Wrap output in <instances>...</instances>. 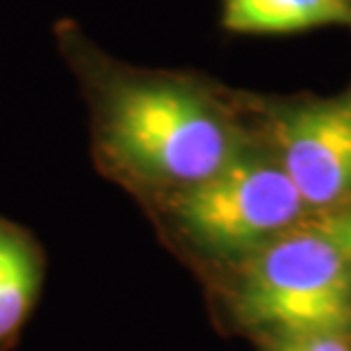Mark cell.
Masks as SVG:
<instances>
[{"label":"cell","mask_w":351,"mask_h":351,"mask_svg":"<svg viewBox=\"0 0 351 351\" xmlns=\"http://www.w3.org/2000/svg\"><path fill=\"white\" fill-rule=\"evenodd\" d=\"M55 44L89 96L98 151L112 169L185 189L242 153L235 125L206 89L114 69L75 21L55 23Z\"/></svg>","instance_id":"obj_1"},{"label":"cell","mask_w":351,"mask_h":351,"mask_svg":"<svg viewBox=\"0 0 351 351\" xmlns=\"http://www.w3.org/2000/svg\"><path fill=\"white\" fill-rule=\"evenodd\" d=\"M240 311L285 338H338L351 328V265L322 223L283 230L251 251Z\"/></svg>","instance_id":"obj_2"},{"label":"cell","mask_w":351,"mask_h":351,"mask_svg":"<svg viewBox=\"0 0 351 351\" xmlns=\"http://www.w3.org/2000/svg\"><path fill=\"white\" fill-rule=\"evenodd\" d=\"M304 208L283 167L244 153L173 199L180 228L215 254H251L290 228Z\"/></svg>","instance_id":"obj_3"},{"label":"cell","mask_w":351,"mask_h":351,"mask_svg":"<svg viewBox=\"0 0 351 351\" xmlns=\"http://www.w3.org/2000/svg\"><path fill=\"white\" fill-rule=\"evenodd\" d=\"M280 167L306 206L328 208L351 194V98L294 108L276 123Z\"/></svg>","instance_id":"obj_4"},{"label":"cell","mask_w":351,"mask_h":351,"mask_svg":"<svg viewBox=\"0 0 351 351\" xmlns=\"http://www.w3.org/2000/svg\"><path fill=\"white\" fill-rule=\"evenodd\" d=\"M221 23L242 34H285L308 27H351V0H223Z\"/></svg>","instance_id":"obj_5"},{"label":"cell","mask_w":351,"mask_h":351,"mask_svg":"<svg viewBox=\"0 0 351 351\" xmlns=\"http://www.w3.org/2000/svg\"><path fill=\"white\" fill-rule=\"evenodd\" d=\"M39 283L37 244L23 228L0 217V345L23 326L37 299Z\"/></svg>","instance_id":"obj_6"},{"label":"cell","mask_w":351,"mask_h":351,"mask_svg":"<svg viewBox=\"0 0 351 351\" xmlns=\"http://www.w3.org/2000/svg\"><path fill=\"white\" fill-rule=\"evenodd\" d=\"M278 351H351L347 345H342L338 338H285Z\"/></svg>","instance_id":"obj_7"},{"label":"cell","mask_w":351,"mask_h":351,"mask_svg":"<svg viewBox=\"0 0 351 351\" xmlns=\"http://www.w3.org/2000/svg\"><path fill=\"white\" fill-rule=\"evenodd\" d=\"M322 228L333 237L335 244L342 249V254H345V258L351 265V210H347V213H342L338 217H331V219H326L324 223H322Z\"/></svg>","instance_id":"obj_8"}]
</instances>
